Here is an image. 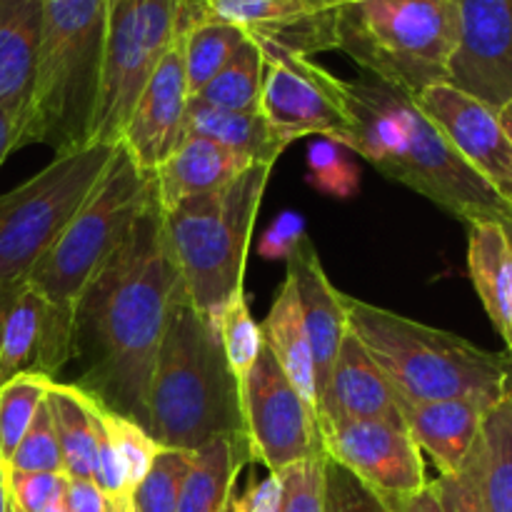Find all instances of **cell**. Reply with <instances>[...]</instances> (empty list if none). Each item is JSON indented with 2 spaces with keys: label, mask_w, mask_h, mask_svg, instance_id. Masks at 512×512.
<instances>
[{
  "label": "cell",
  "mask_w": 512,
  "mask_h": 512,
  "mask_svg": "<svg viewBox=\"0 0 512 512\" xmlns=\"http://www.w3.org/2000/svg\"><path fill=\"white\" fill-rule=\"evenodd\" d=\"M180 288L163 210L153 195L73 310V358L80 365L75 385L145 430L155 358Z\"/></svg>",
  "instance_id": "obj_1"
},
{
  "label": "cell",
  "mask_w": 512,
  "mask_h": 512,
  "mask_svg": "<svg viewBox=\"0 0 512 512\" xmlns=\"http://www.w3.org/2000/svg\"><path fill=\"white\" fill-rule=\"evenodd\" d=\"M353 130L343 148L463 223H508L512 205L485 183L413 98L373 75L345 80Z\"/></svg>",
  "instance_id": "obj_2"
},
{
  "label": "cell",
  "mask_w": 512,
  "mask_h": 512,
  "mask_svg": "<svg viewBox=\"0 0 512 512\" xmlns=\"http://www.w3.org/2000/svg\"><path fill=\"white\" fill-rule=\"evenodd\" d=\"M148 433L163 448L198 450L218 438H245L240 383L220 333L180 288L150 380Z\"/></svg>",
  "instance_id": "obj_3"
},
{
  "label": "cell",
  "mask_w": 512,
  "mask_h": 512,
  "mask_svg": "<svg viewBox=\"0 0 512 512\" xmlns=\"http://www.w3.org/2000/svg\"><path fill=\"white\" fill-rule=\"evenodd\" d=\"M348 325L378 363L400 400H478L498 405L510 385L505 353H490L460 335L343 295Z\"/></svg>",
  "instance_id": "obj_4"
},
{
  "label": "cell",
  "mask_w": 512,
  "mask_h": 512,
  "mask_svg": "<svg viewBox=\"0 0 512 512\" xmlns=\"http://www.w3.org/2000/svg\"><path fill=\"white\" fill-rule=\"evenodd\" d=\"M105 58V0H43L23 145L55 153L93 143Z\"/></svg>",
  "instance_id": "obj_5"
},
{
  "label": "cell",
  "mask_w": 512,
  "mask_h": 512,
  "mask_svg": "<svg viewBox=\"0 0 512 512\" xmlns=\"http://www.w3.org/2000/svg\"><path fill=\"white\" fill-rule=\"evenodd\" d=\"M270 173L273 165H250L225 188L163 210L185 295L213 325L225 305L243 293L250 238Z\"/></svg>",
  "instance_id": "obj_6"
},
{
  "label": "cell",
  "mask_w": 512,
  "mask_h": 512,
  "mask_svg": "<svg viewBox=\"0 0 512 512\" xmlns=\"http://www.w3.org/2000/svg\"><path fill=\"white\" fill-rule=\"evenodd\" d=\"M455 48V0H348L335 20V50L410 98L448 83Z\"/></svg>",
  "instance_id": "obj_7"
},
{
  "label": "cell",
  "mask_w": 512,
  "mask_h": 512,
  "mask_svg": "<svg viewBox=\"0 0 512 512\" xmlns=\"http://www.w3.org/2000/svg\"><path fill=\"white\" fill-rule=\"evenodd\" d=\"M153 195V175L135 163L123 143L115 145V155L103 178L90 190L88 200L80 205L53 248L30 270L25 283L53 308L73 318L85 285L123 243Z\"/></svg>",
  "instance_id": "obj_8"
},
{
  "label": "cell",
  "mask_w": 512,
  "mask_h": 512,
  "mask_svg": "<svg viewBox=\"0 0 512 512\" xmlns=\"http://www.w3.org/2000/svg\"><path fill=\"white\" fill-rule=\"evenodd\" d=\"M115 145L88 143L55 153L33 178L0 195V288L28 280L103 178Z\"/></svg>",
  "instance_id": "obj_9"
},
{
  "label": "cell",
  "mask_w": 512,
  "mask_h": 512,
  "mask_svg": "<svg viewBox=\"0 0 512 512\" xmlns=\"http://www.w3.org/2000/svg\"><path fill=\"white\" fill-rule=\"evenodd\" d=\"M180 0H105V58L93 143H120L145 80L178 38Z\"/></svg>",
  "instance_id": "obj_10"
},
{
  "label": "cell",
  "mask_w": 512,
  "mask_h": 512,
  "mask_svg": "<svg viewBox=\"0 0 512 512\" xmlns=\"http://www.w3.org/2000/svg\"><path fill=\"white\" fill-rule=\"evenodd\" d=\"M263 53L260 113L285 143L300 138H325L343 145L353 130L345 80L308 55L258 40Z\"/></svg>",
  "instance_id": "obj_11"
},
{
  "label": "cell",
  "mask_w": 512,
  "mask_h": 512,
  "mask_svg": "<svg viewBox=\"0 0 512 512\" xmlns=\"http://www.w3.org/2000/svg\"><path fill=\"white\" fill-rule=\"evenodd\" d=\"M240 413L250 460L265 465L268 473L325 455L318 418L268 348L240 380Z\"/></svg>",
  "instance_id": "obj_12"
},
{
  "label": "cell",
  "mask_w": 512,
  "mask_h": 512,
  "mask_svg": "<svg viewBox=\"0 0 512 512\" xmlns=\"http://www.w3.org/2000/svg\"><path fill=\"white\" fill-rule=\"evenodd\" d=\"M330 460L363 480L385 500H400L430 483L423 453L408 428L383 420H340L320 430Z\"/></svg>",
  "instance_id": "obj_13"
},
{
  "label": "cell",
  "mask_w": 512,
  "mask_h": 512,
  "mask_svg": "<svg viewBox=\"0 0 512 512\" xmlns=\"http://www.w3.org/2000/svg\"><path fill=\"white\" fill-rule=\"evenodd\" d=\"M348 0H180L178 30L193 20H220L248 38L270 40L300 55L335 50V20Z\"/></svg>",
  "instance_id": "obj_14"
},
{
  "label": "cell",
  "mask_w": 512,
  "mask_h": 512,
  "mask_svg": "<svg viewBox=\"0 0 512 512\" xmlns=\"http://www.w3.org/2000/svg\"><path fill=\"white\" fill-rule=\"evenodd\" d=\"M458 48L448 85L493 110L512 100V0H455Z\"/></svg>",
  "instance_id": "obj_15"
},
{
  "label": "cell",
  "mask_w": 512,
  "mask_h": 512,
  "mask_svg": "<svg viewBox=\"0 0 512 512\" xmlns=\"http://www.w3.org/2000/svg\"><path fill=\"white\" fill-rule=\"evenodd\" d=\"M460 158L512 205V140L498 110L453 85H433L413 98Z\"/></svg>",
  "instance_id": "obj_16"
},
{
  "label": "cell",
  "mask_w": 512,
  "mask_h": 512,
  "mask_svg": "<svg viewBox=\"0 0 512 512\" xmlns=\"http://www.w3.org/2000/svg\"><path fill=\"white\" fill-rule=\"evenodd\" d=\"M190 93L185 80L183 40L165 50L150 78L140 90L135 108L125 123L120 143L125 145L135 163L153 173L185 138V113Z\"/></svg>",
  "instance_id": "obj_17"
},
{
  "label": "cell",
  "mask_w": 512,
  "mask_h": 512,
  "mask_svg": "<svg viewBox=\"0 0 512 512\" xmlns=\"http://www.w3.org/2000/svg\"><path fill=\"white\" fill-rule=\"evenodd\" d=\"M288 275L295 283L300 310H303L305 330H308L310 350H313L315 365V398H323L328 388L330 373L338 360L340 345L348 335V313L345 300L338 288L330 283L323 263H320L318 248L305 235L298 248L288 255Z\"/></svg>",
  "instance_id": "obj_18"
},
{
  "label": "cell",
  "mask_w": 512,
  "mask_h": 512,
  "mask_svg": "<svg viewBox=\"0 0 512 512\" xmlns=\"http://www.w3.org/2000/svg\"><path fill=\"white\" fill-rule=\"evenodd\" d=\"M340 420H383L405 428L398 393L350 328L318 403L320 430Z\"/></svg>",
  "instance_id": "obj_19"
},
{
  "label": "cell",
  "mask_w": 512,
  "mask_h": 512,
  "mask_svg": "<svg viewBox=\"0 0 512 512\" xmlns=\"http://www.w3.org/2000/svg\"><path fill=\"white\" fill-rule=\"evenodd\" d=\"M400 410H403L405 428L420 453L433 458L440 475H455L473 453L490 405L478 400H430V403L400 400Z\"/></svg>",
  "instance_id": "obj_20"
},
{
  "label": "cell",
  "mask_w": 512,
  "mask_h": 512,
  "mask_svg": "<svg viewBox=\"0 0 512 512\" xmlns=\"http://www.w3.org/2000/svg\"><path fill=\"white\" fill-rule=\"evenodd\" d=\"M245 155L208 138L185 135L183 143L153 170V190L160 210H170L195 195L213 193L250 168Z\"/></svg>",
  "instance_id": "obj_21"
},
{
  "label": "cell",
  "mask_w": 512,
  "mask_h": 512,
  "mask_svg": "<svg viewBox=\"0 0 512 512\" xmlns=\"http://www.w3.org/2000/svg\"><path fill=\"white\" fill-rule=\"evenodd\" d=\"M468 270L490 323L512 350V248L503 223L483 220L470 225Z\"/></svg>",
  "instance_id": "obj_22"
},
{
  "label": "cell",
  "mask_w": 512,
  "mask_h": 512,
  "mask_svg": "<svg viewBox=\"0 0 512 512\" xmlns=\"http://www.w3.org/2000/svg\"><path fill=\"white\" fill-rule=\"evenodd\" d=\"M263 345L268 353L278 360L283 373L298 390L303 403L313 410L318 418V398H315V365L313 350H310L308 330H305L303 310H300L295 283L288 273L275 293L268 315L260 323Z\"/></svg>",
  "instance_id": "obj_23"
},
{
  "label": "cell",
  "mask_w": 512,
  "mask_h": 512,
  "mask_svg": "<svg viewBox=\"0 0 512 512\" xmlns=\"http://www.w3.org/2000/svg\"><path fill=\"white\" fill-rule=\"evenodd\" d=\"M185 135L208 138L223 148L245 155L255 165L278 163L288 143L273 130L260 110H223L190 100L185 113Z\"/></svg>",
  "instance_id": "obj_24"
},
{
  "label": "cell",
  "mask_w": 512,
  "mask_h": 512,
  "mask_svg": "<svg viewBox=\"0 0 512 512\" xmlns=\"http://www.w3.org/2000/svg\"><path fill=\"white\" fill-rule=\"evenodd\" d=\"M43 0H0V103H28Z\"/></svg>",
  "instance_id": "obj_25"
},
{
  "label": "cell",
  "mask_w": 512,
  "mask_h": 512,
  "mask_svg": "<svg viewBox=\"0 0 512 512\" xmlns=\"http://www.w3.org/2000/svg\"><path fill=\"white\" fill-rule=\"evenodd\" d=\"M245 460H250L245 438H218L195 450L175 512H230Z\"/></svg>",
  "instance_id": "obj_26"
},
{
  "label": "cell",
  "mask_w": 512,
  "mask_h": 512,
  "mask_svg": "<svg viewBox=\"0 0 512 512\" xmlns=\"http://www.w3.org/2000/svg\"><path fill=\"white\" fill-rule=\"evenodd\" d=\"M48 408L63 450V468L68 478L93 480L95 470V420L98 400L75 383H50Z\"/></svg>",
  "instance_id": "obj_27"
},
{
  "label": "cell",
  "mask_w": 512,
  "mask_h": 512,
  "mask_svg": "<svg viewBox=\"0 0 512 512\" xmlns=\"http://www.w3.org/2000/svg\"><path fill=\"white\" fill-rule=\"evenodd\" d=\"M480 490L488 512H512V393L485 415L475 443Z\"/></svg>",
  "instance_id": "obj_28"
},
{
  "label": "cell",
  "mask_w": 512,
  "mask_h": 512,
  "mask_svg": "<svg viewBox=\"0 0 512 512\" xmlns=\"http://www.w3.org/2000/svg\"><path fill=\"white\" fill-rule=\"evenodd\" d=\"M180 40H183L185 80L193 98L228 65V60L248 40V35L235 25L203 18L185 25L180 30Z\"/></svg>",
  "instance_id": "obj_29"
},
{
  "label": "cell",
  "mask_w": 512,
  "mask_h": 512,
  "mask_svg": "<svg viewBox=\"0 0 512 512\" xmlns=\"http://www.w3.org/2000/svg\"><path fill=\"white\" fill-rule=\"evenodd\" d=\"M263 88V53L253 38L245 40L223 70L190 100L223 110H260Z\"/></svg>",
  "instance_id": "obj_30"
},
{
  "label": "cell",
  "mask_w": 512,
  "mask_h": 512,
  "mask_svg": "<svg viewBox=\"0 0 512 512\" xmlns=\"http://www.w3.org/2000/svg\"><path fill=\"white\" fill-rule=\"evenodd\" d=\"M50 383L53 378L48 375L25 373L0 388V463H10L40 403L48 395Z\"/></svg>",
  "instance_id": "obj_31"
},
{
  "label": "cell",
  "mask_w": 512,
  "mask_h": 512,
  "mask_svg": "<svg viewBox=\"0 0 512 512\" xmlns=\"http://www.w3.org/2000/svg\"><path fill=\"white\" fill-rule=\"evenodd\" d=\"M195 450L160 448L148 475L130 495L133 512H175L183 493L185 478L193 468Z\"/></svg>",
  "instance_id": "obj_32"
},
{
  "label": "cell",
  "mask_w": 512,
  "mask_h": 512,
  "mask_svg": "<svg viewBox=\"0 0 512 512\" xmlns=\"http://www.w3.org/2000/svg\"><path fill=\"white\" fill-rule=\"evenodd\" d=\"M220 333V343H223L225 360H228L233 375L240 380L250 373L255 360L263 353V333L260 325L255 323L253 313H250L248 295L238 293L220 313L218 323H215Z\"/></svg>",
  "instance_id": "obj_33"
},
{
  "label": "cell",
  "mask_w": 512,
  "mask_h": 512,
  "mask_svg": "<svg viewBox=\"0 0 512 512\" xmlns=\"http://www.w3.org/2000/svg\"><path fill=\"white\" fill-rule=\"evenodd\" d=\"M8 468L20 470V473H65L63 450H60L48 400L40 403L38 413H35L28 433L20 440L18 450L10 458Z\"/></svg>",
  "instance_id": "obj_34"
},
{
  "label": "cell",
  "mask_w": 512,
  "mask_h": 512,
  "mask_svg": "<svg viewBox=\"0 0 512 512\" xmlns=\"http://www.w3.org/2000/svg\"><path fill=\"white\" fill-rule=\"evenodd\" d=\"M105 425H108L110 440H113L115 450H118L120 463H123L125 470V480H128V490L133 495V490L148 475L150 465H153L155 455L160 453L163 445L143 425L133 423V420L123 418L118 413H110L108 408H105Z\"/></svg>",
  "instance_id": "obj_35"
},
{
  "label": "cell",
  "mask_w": 512,
  "mask_h": 512,
  "mask_svg": "<svg viewBox=\"0 0 512 512\" xmlns=\"http://www.w3.org/2000/svg\"><path fill=\"white\" fill-rule=\"evenodd\" d=\"M323 512H393L383 495L355 478L350 470L325 458Z\"/></svg>",
  "instance_id": "obj_36"
},
{
  "label": "cell",
  "mask_w": 512,
  "mask_h": 512,
  "mask_svg": "<svg viewBox=\"0 0 512 512\" xmlns=\"http://www.w3.org/2000/svg\"><path fill=\"white\" fill-rule=\"evenodd\" d=\"M325 458L303 460L280 470L283 500L280 512H323L325 498Z\"/></svg>",
  "instance_id": "obj_37"
},
{
  "label": "cell",
  "mask_w": 512,
  "mask_h": 512,
  "mask_svg": "<svg viewBox=\"0 0 512 512\" xmlns=\"http://www.w3.org/2000/svg\"><path fill=\"white\" fill-rule=\"evenodd\" d=\"M343 145L333 140H318L308 150L310 183L318 190L338 198H348L358 188V170L340 155Z\"/></svg>",
  "instance_id": "obj_38"
},
{
  "label": "cell",
  "mask_w": 512,
  "mask_h": 512,
  "mask_svg": "<svg viewBox=\"0 0 512 512\" xmlns=\"http://www.w3.org/2000/svg\"><path fill=\"white\" fill-rule=\"evenodd\" d=\"M68 485L65 473H20L8 468L10 498L23 512H45L60 503Z\"/></svg>",
  "instance_id": "obj_39"
},
{
  "label": "cell",
  "mask_w": 512,
  "mask_h": 512,
  "mask_svg": "<svg viewBox=\"0 0 512 512\" xmlns=\"http://www.w3.org/2000/svg\"><path fill=\"white\" fill-rule=\"evenodd\" d=\"M433 488L438 493L445 512H488L483 490H480L478 460H475V448L468 455L463 468L455 475H440L433 480Z\"/></svg>",
  "instance_id": "obj_40"
},
{
  "label": "cell",
  "mask_w": 512,
  "mask_h": 512,
  "mask_svg": "<svg viewBox=\"0 0 512 512\" xmlns=\"http://www.w3.org/2000/svg\"><path fill=\"white\" fill-rule=\"evenodd\" d=\"M305 238V220L303 215L288 210L280 215L273 225L263 233L258 243V255L268 260H288V255L298 248L300 240Z\"/></svg>",
  "instance_id": "obj_41"
},
{
  "label": "cell",
  "mask_w": 512,
  "mask_h": 512,
  "mask_svg": "<svg viewBox=\"0 0 512 512\" xmlns=\"http://www.w3.org/2000/svg\"><path fill=\"white\" fill-rule=\"evenodd\" d=\"M283 500V483L278 473H270L268 478L253 483L238 500H233V512H280Z\"/></svg>",
  "instance_id": "obj_42"
},
{
  "label": "cell",
  "mask_w": 512,
  "mask_h": 512,
  "mask_svg": "<svg viewBox=\"0 0 512 512\" xmlns=\"http://www.w3.org/2000/svg\"><path fill=\"white\" fill-rule=\"evenodd\" d=\"M63 503L68 512H105L108 510V498L93 480L68 478L65 485Z\"/></svg>",
  "instance_id": "obj_43"
},
{
  "label": "cell",
  "mask_w": 512,
  "mask_h": 512,
  "mask_svg": "<svg viewBox=\"0 0 512 512\" xmlns=\"http://www.w3.org/2000/svg\"><path fill=\"white\" fill-rule=\"evenodd\" d=\"M25 113H28V103H0V165L13 150L20 148Z\"/></svg>",
  "instance_id": "obj_44"
},
{
  "label": "cell",
  "mask_w": 512,
  "mask_h": 512,
  "mask_svg": "<svg viewBox=\"0 0 512 512\" xmlns=\"http://www.w3.org/2000/svg\"><path fill=\"white\" fill-rule=\"evenodd\" d=\"M390 510L393 512H445L438 493H435L433 483H428L423 490L408 495V498L390 500Z\"/></svg>",
  "instance_id": "obj_45"
},
{
  "label": "cell",
  "mask_w": 512,
  "mask_h": 512,
  "mask_svg": "<svg viewBox=\"0 0 512 512\" xmlns=\"http://www.w3.org/2000/svg\"><path fill=\"white\" fill-rule=\"evenodd\" d=\"M10 488H8V465L0 463V512H8Z\"/></svg>",
  "instance_id": "obj_46"
},
{
  "label": "cell",
  "mask_w": 512,
  "mask_h": 512,
  "mask_svg": "<svg viewBox=\"0 0 512 512\" xmlns=\"http://www.w3.org/2000/svg\"><path fill=\"white\" fill-rule=\"evenodd\" d=\"M500 123H503V128H505V133L510 135V140H512V100L508 105H505L503 110H500Z\"/></svg>",
  "instance_id": "obj_47"
},
{
  "label": "cell",
  "mask_w": 512,
  "mask_h": 512,
  "mask_svg": "<svg viewBox=\"0 0 512 512\" xmlns=\"http://www.w3.org/2000/svg\"><path fill=\"white\" fill-rule=\"evenodd\" d=\"M105 512H133V505H130V500H108Z\"/></svg>",
  "instance_id": "obj_48"
},
{
  "label": "cell",
  "mask_w": 512,
  "mask_h": 512,
  "mask_svg": "<svg viewBox=\"0 0 512 512\" xmlns=\"http://www.w3.org/2000/svg\"><path fill=\"white\" fill-rule=\"evenodd\" d=\"M45 512H68V508H65V503H63V500H60V503H55L53 508H48Z\"/></svg>",
  "instance_id": "obj_49"
},
{
  "label": "cell",
  "mask_w": 512,
  "mask_h": 512,
  "mask_svg": "<svg viewBox=\"0 0 512 512\" xmlns=\"http://www.w3.org/2000/svg\"><path fill=\"white\" fill-rule=\"evenodd\" d=\"M503 228H505V235H508L510 248H512V220H508V223H503Z\"/></svg>",
  "instance_id": "obj_50"
},
{
  "label": "cell",
  "mask_w": 512,
  "mask_h": 512,
  "mask_svg": "<svg viewBox=\"0 0 512 512\" xmlns=\"http://www.w3.org/2000/svg\"><path fill=\"white\" fill-rule=\"evenodd\" d=\"M505 355H508V363H510V385H508V390H512V350H510V353L505 350Z\"/></svg>",
  "instance_id": "obj_51"
},
{
  "label": "cell",
  "mask_w": 512,
  "mask_h": 512,
  "mask_svg": "<svg viewBox=\"0 0 512 512\" xmlns=\"http://www.w3.org/2000/svg\"><path fill=\"white\" fill-rule=\"evenodd\" d=\"M8 512H23V510H20V508H18V505H15V503H13V498H10V505H8Z\"/></svg>",
  "instance_id": "obj_52"
},
{
  "label": "cell",
  "mask_w": 512,
  "mask_h": 512,
  "mask_svg": "<svg viewBox=\"0 0 512 512\" xmlns=\"http://www.w3.org/2000/svg\"><path fill=\"white\" fill-rule=\"evenodd\" d=\"M510 393H512V390H510Z\"/></svg>",
  "instance_id": "obj_53"
}]
</instances>
